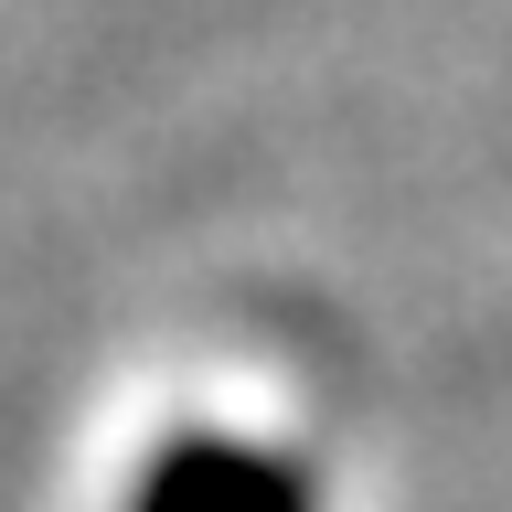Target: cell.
Here are the masks:
<instances>
[{
  "mask_svg": "<svg viewBox=\"0 0 512 512\" xmlns=\"http://www.w3.org/2000/svg\"><path fill=\"white\" fill-rule=\"evenodd\" d=\"M128 512H310V480L256 438H171L150 448Z\"/></svg>",
  "mask_w": 512,
  "mask_h": 512,
  "instance_id": "cell-1",
  "label": "cell"
}]
</instances>
